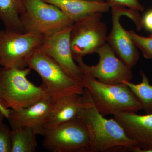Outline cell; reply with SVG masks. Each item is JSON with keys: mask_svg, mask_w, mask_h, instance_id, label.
Wrapping results in <instances>:
<instances>
[{"mask_svg": "<svg viewBox=\"0 0 152 152\" xmlns=\"http://www.w3.org/2000/svg\"><path fill=\"white\" fill-rule=\"evenodd\" d=\"M81 95L77 116L86 126L90 139V152L132 151L137 143L129 138L113 118L107 119L98 111L88 91L85 88Z\"/></svg>", "mask_w": 152, "mask_h": 152, "instance_id": "1", "label": "cell"}, {"mask_svg": "<svg viewBox=\"0 0 152 152\" xmlns=\"http://www.w3.org/2000/svg\"><path fill=\"white\" fill-rule=\"evenodd\" d=\"M31 68H0V103L6 109L28 107L51 96L42 84L37 86L28 80Z\"/></svg>", "mask_w": 152, "mask_h": 152, "instance_id": "2", "label": "cell"}, {"mask_svg": "<svg viewBox=\"0 0 152 152\" xmlns=\"http://www.w3.org/2000/svg\"><path fill=\"white\" fill-rule=\"evenodd\" d=\"M82 84L88 91L95 106L104 116L122 112L136 113L142 110L140 103L125 84H107L84 75Z\"/></svg>", "mask_w": 152, "mask_h": 152, "instance_id": "3", "label": "cell"}, {"mask_svg": "<svg viewBox=\"0 0 152 152\" xmlns=\"http://www.w3.org/2000/svg\"><path fill=\"white\" fill-rule=\"evenodd\" d=\"M40 48L28 57L27 64L28 67L39 74L51 96L58 99L72 94H82L84 90L83 85L71 78Z\"/></svg>", "mask_w": 152, "mask_h": 152, "instance_id": "4", "label": "cell"}, {"mask_svg": "<svg viewBox=\"0 0 152 152\" xmlns=\"http://www.w3.org/2000/svg\"><path fill=\"white\" fill-rule=\"evenodd\" d=\"M24 4L20 18L24 33L46 37L75 23L58 8L43 0H24Z\"/></svg>", "mask_w": 152, "mask_h": 152, "instance_id": "5", "label": "cell"}, {"mask_svg": "<svg viewBox=\"0 0 152 152\" xmlns=\"http://www.w3.org/2000/svg\"><path fill=\"white\" fill-rule=\"evenodd\" d=\"M44 38L37 33L0 30V66L19 69L28 67L27 60L40 48Z\"/></svg>", "mask_w": 152, "mask_h": 152, "instance_id": "6", "label": "cell"}, {"mask_svg": "<svg viewBox=\"0 0 152 152\" xmlns=\"http://www.w3.org/2000/svg\"><path fill=\"white\" fill-rule=\"evenodd\" d=\"M102 14H89L74 23L70 34L73 58L92 54L107 43V27Z\"/></svg>", "mask_w": 152, "mask_h": 152, "instance_id": "7", "label": "cell"}, {"mask_svg": "<svg viewBox=\"0 0 152 152\" xmlns=\"http://www.w3.org/2000/svg\"><path fill=\"white\" fill-rule=\"evenodd\" d=\"M112 28L107 37V42L115 54L131 69L138 61L140 54L128 31L121 24L122 16L129 17L134 23L138 31L142 28V18L139 11L123 7L112 6Z\"/></svg>", "mask_w": 152, "mask_h": 152, "instance_id": "8", "label": "cell"}, {"mask_svg": "<svg viewBox=\"0 0 152 152\" xmlns=\"http://www.w3.org/2000/svg\"><path fill=\"white\" fill-rule=\"evenodd\" d=\"M43 145L51 152H90V139L86 126L77 116L47 131Z\"/></svg>", "mask_w": 152, "mask_h": 152, "instance_id": "9", "label": "cell"}, {"mask_svg": "<svg viewBox=\"0 0 152 152\" xmlns=\"http://www.w3.org/2000/svg\"><path fill=\"white\" fill-rule=\"evenodd\" d=\"M96 53L99 56V60L95 66L88 65L82 57L74 58L84 75L107 84L117 85L123 83L124 81H131L132 69L118 58L108 44H105Z\"/></svg>", "mask_w": 152, "mask_h": 152, "instance_id": "10", "label": "cell"}, {"mask_svg": "<svg viewBox=\"0 0 152 152\" xmlns=\"http://www.w3.org/2000/svg\"><path fill=\"white\" fill-rule=\"evenodd\" d=\"M73 25L45 37L40 48L56 62L71 78L83 85V74L75 62L71 49L70 34Z\"/></svg>", "mask_w": 152, "mask_h": 152, "instance_id": "11", "label": "cell"}, {"mask_svg": "<svg viewBox=\"0 0 152 152\" xmlns=\"http://www.w3.org/2000/svg\"><path fill=\"white\" fill-rule=\"evenodd\" d=\"M113 116L128 137L137 143L134 152H152V113L140 115L125 111Z\"/></svg>", "mask_w": 152, "mask_h": 152, "instance_id": "12", "label": "cell"}, {"mask_svg": "<svg viewBox=\"0 0 152 152\" xmlns=\"http://www.w3.org/2000/svg\"><path fill=\"white\" fill-rule=\"evenodd\" d=\"M53 99L51 96L33 105L20 109H9L7 119L12 130L21 128L32 129L37 135L43 136L45 127Z\"/></svg>", "mask_w": 152, "mask_h": 152, "instance_id": "13", "label": "cell"}, {"mask_svg": "<svg viewBox=\"0 0 152 152\" xmlns=\"http://www.w3.org/2000/svg\"><path fill=\"white\" fill-rule=\"evenodd\" d=\"M81 95L72 94L58 99L53 98V105L45 124V134L49 130L77 117Z\"/></svg>", "mask_w": 152, "mask_h": 152, "instance_id": "14", "label": "cell"}, {"mask_svg": "<svg viewBox=\"0 0 152 152\" xmlns=\"http://www.w3.org/2000/svg\"><path fill=\"white\" fill-rule=\"evenodd\" d=\"M56 6L74 22L89 14L108 12L110 8L107 1L87 0H43Z\"/></svg>", "mask_w": 152, "mask_h": 152, "instance_id": "15", "label": "cell"}, {"mask_svg": "<svg viewBox=\"0 0 152 152\" xmlns=\"http://www.w3.org/2000/svg\"><path fill=\"white\" fill-rule=\"evenodd\" d=\"M25 10L24 0H0V19L6 29L24 33L20 16Z\"/></svg>", "mask_w": 152, "mask_h": 152, "instance_id": "16", "label": "cell"}, {"mask_svg": "<svg viewBox=\"0 0 152 152\" xmlns=\"http://www.w3.org/2000/svg\"><path fill=\"white\" fill-rule=\"evenodd\" d=\"M37 135L35 132L30 128L12 129L11 152H35L37 147Z\"/></svg>", "mask_w": 152, "mask_h": 152, "instance_id": "17", "label": "cell"}, {"mask_svg": "<svg viewBox=\"0 0 152 152\" xmlns=\"http://www.w3.org/2000/svg\"><path fill=\"white\" fill-rule=\"evenodd\" d=\"M142 81L140 83L124 81L123 83L128 86L140 103L142 110L146 114L152 113V86L148 77L143 71H141Z\"/></svg>", "mask_w": 152, "mask_h": 152, "instance_id": "18", "label": "cell"}, {"mask_svg": "<svg viewBox=\"0 0 152 152\" xmlns=\"http://www.w3.org/2000/svg\"><path fill=\"white\" fill-rule=\"evenodd\" d=\"M135 45L140 49L145 58L152 59V35L144 37L138 34L133 30L128 31Z\"/></svg>", "mask_w": 152, "mask_h": 152, "instance_id": "19", "label": "cell"}, {"mask_svg": "<svg viewBox=\"0 0 152 152\" xmlns=\"http://www.w3.org/2000/svg\"><path fill=\"white\" fill-rule=\"evenodd\" d=\"M12 130L4 122L0 123V152H11Z\"/></svg>", "mask_w": 152, "mask_h": 152, "instance_id": "20", "label": "cell"}, {"mask_svg": "<svg viewBox=\"0 0 152 152\" xmlns=\"http://www.w3.org/2000/svg\"><path fill=\"white\" fill-rule=\"evenodd\" d=\"M110 7L112 6L123 7L142 12L144 10V6L138 0H106Z\"/></svg>", "mask_w": 152, "mask_h": 152, "instance_id": "21", "label": "cell"}, {"mask_svg": "<svg viewBox=\"0 0 152 152\" xmlns=\"http://www.w3.org/2000/svg\"><path fill=\"white\" fill-rule=\"evenodd\" d=\"M142 18V28L152 33V9L147 11Z\"/></svg>", "mask_w": 152, "mask_h": 152, "instance_id": "22", "label": "cell"}, {"mask_svg": "<svg viewBox=\"0 0 152 152\" xmlns=\"http://www.w3.org/2000/svg\"><path fill=\"white\" fill-rule=\"evenodd\" d=\"M0 109L2 111L4 115L5 116L6 118H7L8 115L9 109L7 110V109H6L4 108L1 105V103H0Z\"/></svg>", "mask_w": 152, "mask_h": 152, "instance_id": "23", "label": "cell"}, {"mask_svg": "<svg viewBox=\"0 0 152 152\" xmlns=\"http://www.w3.org/2000/svg\"><path fill=\"white\" fill-rule=\"evenodd\" d=\"M5 118H6L5 116L4 115L2 111L0 109V123L3 121Z\"/></svg>", "mask_w": 152, "mask_h": 152, "instance_id": "24", "label": "cell"}, {"mask_svg": "<svg viewBox=\"0 0 152 152\" xmlns=\"http://www.w3.org/2000/svg\"><path fill=\"white\" fill-rule=\"evenodd\" d=\"M90 1H106V0H87Z\"/></svg>", "mask_w": 152, "mask_h": 152, "instance_id": "25", "label": "cell"}]
</instances>
